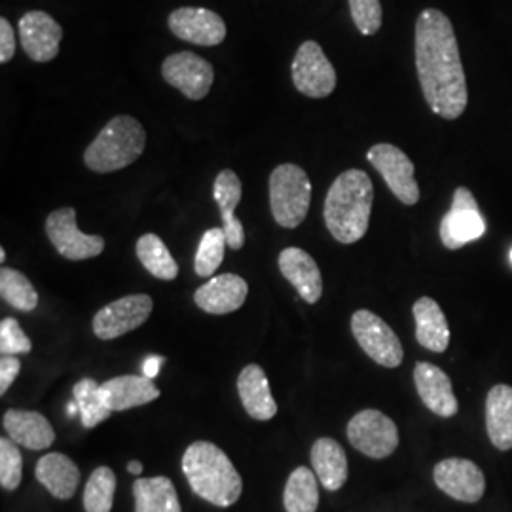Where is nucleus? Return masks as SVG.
Listing matches in <instances>:
<instances>
[{"label":"nucleus","mask_w":512,"mask_h":512,"mask_svg":"<svg viewBox=\"0 0 512 512\" xmlns=\"http://www.w3.org/2000/svg\"><path fill=\"white\" fill-rule=\"evenodd\" d=\"M416 69L425 103L444 120H458L469 93L452 21L437 8L423 10L416 21Z\"/></svg>","instance_id":"nucleus-1"},{"label":"nucleus","mask_w":512,"mask_h":512,"mask_svg":"<svg viewBox=\"0 0 512 512\" xmlns=\"http://www.w3.org/2000/svg\"><path fill=\"white\" fill-rule=\"evenodd\" d=\"M374 203V186L363 169L344 171L329 188L325 222L332 238L351 245L365 238Z\"/></svg>","instance_id":"nucleus-2"},{"label":"nucleus","mask_w":512,"mask_h":512,"mask_svg":"<svg viewBox=\"0 0 512 512\" xmlns=\"http://www.w3.org/2000/svg\"><path fill=\"white\" fill-rule=\"evenodd\" d=\"M183 473L192 488L207 503L215 507H230L243 492V480L234 463L217 444L198 440L186 448Z\"/></svg>","instance_id":"nucleus-3"},{"label":"nucleus","mask_w":512,"mask_h":512,"mask_svg":"<svg viewBox=\"0 0 512 512\" xmlns=\"http://www.w3.org/2000/svg\"><path fill=\"white\" fill-rule=\"evenodd\" d=\"M147 133L133 116H116L99 131L84 152V162L95 173H112L139 160L145 152Z\"/></svg>","instance_id":"nucleus-4"},{"label":"nucleus","mask_w":512,"mask_h":512,"mask_svg":"<svg viewBox=\"0 0 512 512\" xmlns=\"http://www.w3.org/2000/svg\"><path fill=\"white\" fill-rule=\"evenodd\" d=\"M311 203L308 173L294 164H281L270 175V207L275 222L283 228L300 226Z\"/></svg>","instance_id":"nucleus-5"},{"label":"nucleus","mask_w":512,"mask_h":512,"mask_svg":"<svg viewBox=\"0 0 512 512\" xmlns=\"http://www.w3.org/2000/svg\"><path fill=\"white\" fill-rule=\"evenodd\" d=\"M351 330L357 344L374 363L387 368H397L403 363L401 340L376 313L368 310L355 311L351 317Z\"/></svg>","instance_id":"nucleus-6"},{"label":"nucleus","mask_w":512,"mask_h":512,"mask_svg":"<svg viewBox=\"0 0 512 512\" xmlns=\"http://www.w3.org/2000/svg\"><path fill=\"white\" fill-rule=\"evenodd\" d=\"M348 439L366 458L384 459L397 450L399 429L384 412L363 410L349 421Z\"/></svg>","instance_id":"nucleus-7"},{"label":"nucleus","mask_w":512,"mask_h":512,"mask_svg":"<svg viewBox=\"0 0 512 512\" xmlns=\"http://www.w3.org/2000/svg\"><path fill=\"white\" fill-rule=\"evenodd\" d=\"M486 232V220L480 213L475 196L469 188L459 186L454 192L450 211L440 222L442 245L450 251L461 249L463 245L482 238Z\"/></svg>","instance_id":"nucleus-8"},{"label":"nucleus","mask_w":512,"mask_h":512,"mask_svg":"<svg viewBox=\"0 0 512 512\" xmlns=\"http://www.w3.org/2000/svg\"><path fill=\"white\" fill-rule=\"evenodd\" d=\"M368 162L378 169L384 177L389 190L404 205H416L420 202V186L416 181V167L401 148L380 143L368 150Z\"/></svg>","instance_id":"nucleus-9"},{"label":"nucleus","mask_w":512,"mask_h":512,"mask_svg":"<svg viewBox=\"0 0 512 512\" xmlns=\"http://www.w3.org/2000/svg\"><path fill=\"white\" fill-rule=\"evenodd\" d=\"M154 302L148 294H129L107 304L93 317V332L101 340H116L147 323Z\"/></svg>","instance_id":"nucleus-10"},{"label":"nucleus","mask_w":512,"mask_h":512,"mask_svg":"<svg viewBox=\"0 0 512 512\" xmlns=\"http://www.w3.org/2000/svg\"><path fill=\"white\" fill-rule=\"evenodd\" d=\"M294 88L311 99L329 97L336 88V71L321 46L304 42L293 59Z\"/></svg>","instance_id":"nucleus-11"},{"label":"nucleus","mask_w":512,"mask_h":512,"mask_svg":"<svg viewBox=\"0 0 512 512\" xmlns=\"http://www.w3.org/2000/svg\"><path fill=\"white\" fill-rule=\"evenodd\" d=\"M46 234L55 251L69 260H88L105 251V239L88 236L76 226L73 207H63L50 213L46 219Z\"/></svg>","instance_id":"nucleus-12"},{"label":"nucleus","mask_w":512,"mask_h":512,"mask_svg":"<svg viewBox=\"0 0 512 512\" xmlns=\"http://www.w3.org/2000/svg\"><path fill=\"white\" fill-rule=\"evenodd\" d=\"M165 82L177 88L190 101H202L213 86L215 69L200 55L179 52L169 55L162 65Z\"/></svg>","instance_id":"nucleus-13"},{"label":"nucleus","mask_w":512,"mask_h":512,"mask_svg":"<svg viewBox=\"0 0 512 512\" xmlns=\"http://www.w3.org/2000/svg\"><path fill=\"white\" fill-rule=\"evenodd\" d=\"M435 484L440 490L463 503H476L486 490V478L471 459H442L433 471Z\"/></svg>","instance_id":"nucleus-14"},{"label":"nucleus","mask_w":512,"mask_h":512,"mask_svg":"<svg viewBox=\"0 0 512 512\" xmlns=\"http://www.w3.org/2000/svg\"><path fill=\"white\" fill-rule=\"evenodd\" d=\"M169 29L175 37L198 46H219L226 38V23L207 8H177L169 14Z\"/></svg>","instance_id":"nucleus-15"},{"label":"nucleus","mask_w":512,"mask_h":512,"mask_svg":"<svg viewBox=\"0 0 512 512\" xmlns=\"http://www.w3.org/2000/svg\"><path fill=\"white\" fill-rule=\"evenodd\" d=\"M19 40L23 52L37 63H48L59 54L63 29L50 14L35 10L19 19Z\"/></svg>","instance_id":"nucleus-16"},{"label":"nucleus","mask_w":512,"mask_h":512,"mask_svg":"<svg viewBox=\"0 0 512 512\" xmlns=\"http://www.w3.org/2000/svg\"><path fill=\"white\" fill-rule=\"evenodd\" d=\"M247 293L249 285L243 277L236 274L215 275L196 291L194 302L205 313L226 315L238 311L245 304Z\"/></svg>","instance_id":"nucleus-17"},{"label":"nucleus","mask_w":512,"mask_h":512,"mask_svg":"<svg viewBox=\"0 0 512 512\" xmlns=\"http://www.w3.org/2000/svg\"><path fill=\"white\" fill-rule=\"evenodd\" d=\"M414 382L423 404L440 418H452L459 410L458 399L452 389L450 376L431 363H418L414 368Z\"/></svg>","instance_id":"nucleus-18"},{"label":"nucleus","mask_w":512,"mask_h":512,"mask_svg":"<svg viewBox=\"0 0 512 512\" xmlns=\"http://www.w3.org/2000/svg\"><path fill=\"white\" fill-rule=\"evenodd\" d=\"M279 270L308 304L321 300L323 277L310 253L298 247L283 249L279 255Z\"/></svg>","instance_id":"nucleus-19"},{"label":"nucleus","mask_w":512,"mask_h":512,"mask_svg":"<svg viewBox=\"0 0 512 512\" xmlns=\"http://www.w3.org/2000/svg\"><path fill=\"white\" fill-rule=\"evenodd\" d=\"M2 427L10 440L27 450H46L54 444L52 423L33 410H8L2 416Z\"/></svg>","instance_id":"nucleus-20"},{"label":"nucleus","mask_w":512,"mask_h":512,"mask_svg":"<svg viewBox=\"0 0 512 512\" xmlns=\"http://www.w3.org/2000/svg\"><path fill=\"white\" fill-rule=\"evenodd\" d=\"M241 181L232 169H222L215 179V200L220 209L222 217V230L226 234L228 247L239 251L245 245V228L241 220L234 215L236 207L241 202Z\"/></svg>","instance_id":"nucleus-21"},{"label":"nucleus","mask_w":512,"mask_h":512,"mask_svg":"<svg viewBox=\"0 0 512 512\" xmlns=\"http://www.w3.org/2000/svg\"><path fill=\"white\" fill-rule=\"evenodd\" d=\"M105 403L112 412H124L135 406H145L160 397V389L147 376H118L101 384Z\"/></svg>","instance_id":"nucleus-22"},{"label":"nucleus","mask_w":512,"mask_h":512,"mask_svg":"<svg viewBox=\"0 0 512 512\" xmlns=\"http://www.w3.org/2000/svg\"><path fill=\"white\" fill-rule=\"evenodd\" d=\"M238 393L245 412L258 421H268L277 414L270 382L262 366L247 365L238 378Z\"/></svg>","instance_id":"nucleus-23"},{"label":"nucleus","mask_w":512,"mask_h":512,"mask_svg":"<svg viewBox=\"0 0 512 512\" xmlns=\"http://www.w3.org/2000/svg\"><path fill=\"white\" fill-rule=\"evenodd\" d=\"M35 476L57 499H71L80 484V471L76 463L59 452L46 454L38 459Z\"/></svg>","instance_id":"nucleus-24"},{"label":"nucleus","mask_w":512,"mask_h":512,"mask_svg":"<svg viewBox=\"0 0 512 512\" xmlns=\"http://www.w3.org/2000/svg\"><path fill=\"white\" fill-rule=\"evenodd\" d=\"M313 471L329 492L340 490L348 480V458L340 442L334 439H319L311 448Z\"/></svg>","instance_id":"nucleus-25"},{"label":"nucleus","mask_w":512,"mask_h":512,"mask_svg":"<svg viewBox=\"0 0 512 512\" xmlns=\"http://www.w3.org/2000/svg\"><path fill=\"white\" fill-rule=\"evenodd\" d=\"M416 319V338L421 348L433 353H442L450 346V327L444 311L433 298L423 296L414 304Z\"/></svg>","instance_id":"nucleus-26"},{"label":"nucleus","mask_w":512,"mask_h":512,"mask_svg":"<svg viewBox=\"0 0 512 512\" xmlns=\"http://www.w3.org/2000/svg\"><path fill=\"white\" fill-rule=\"evenodd\" d=\"M486 429L497 450H512V387L499 384L486 397Z\"/></svg>","instance_id":"nucleus-27"},{"label":"nucleus","mask_w":512,"mask_h":512,"mask_svg":"<svg viewBox=\"0 0 512 512\" xmlns=\"http://www.w3.org/2000/svg\"><path fill=\"white\" fill-rule=\"evenodd\" d=\"M135 512H183L179 495L167 476L137 478L133 482Z\"/></svg>","instance_id":"nucleus-28"},{"label":"nucleus","mask_w":512,"mask_h":512,"mask_svg":"<svg viewBox=\"0 0 512 512\" xmlns=\"http://www.w3.org/2000/svg\"><path fill=\"white\" fill-rule=\"evenodd\" d=\"M283 505L287 512H315L319 507L317 475L308 467L294 469L283 494Z\"/></svg>","instance_id":"nucleus-29"},{"label":"nucleus","mask_w":512,"mask_h":512,"mask_svg":"<svg viewBox=\"0 0 512 512\" xmlns=\"http://www.w3.org/2000/svg\"><path fill=\"white\" fill-rule=\"evenodd\" d=\"M137 258L145 266L148 274L162 279V281H173L179 275V264L169 253L167 245L156 234H145L137 241Z\"/></svg>","instance_id":"nucleus-30"},{"label":"nucleus","mask_w":512,"mask_h":512,"mask_svg":"<svg viewBox=\"0 0 512 512\" xmlns=\"http://www.w3.org/2000/svg\"><path fill=\"white\" fill-rule=\"evenodd\" d=\"M73 395L74 401L78 403V408H80V420L84 423V427L93 429L101 421L109 420L112 410L105 403L101 385L97 384L95 380L84 378V380L76 382Z\"/></svg>","instance_id":"nucleus-31"},{"label":"nucleus","mask_w":512,"mask_h":512,"mask_svg":"<svg viewBox=\"0 0 512 512\" xmlns=\"http://www.w3.org/2000/svg\"><path fill=\"white\" fill-rule=\"evenodd\" d=\"M0 296L19 311H33L38 306V293L33 283L12 268L0 270Z\"/></svg>","instance_id":"nucleus-32"},{"label":"nucleus","mask_w":512,"mask_h":512,"mask_svg":"<svg viewBox=\"0 0 512 512\" xmlns=\"http://www.w3.org/2000/svg\"><path fill=\"white\" fill-rule=\"evenodd\" d=\"M116 492V476L109 467H97L84 488L86 512H110Z\"/></svg>","instance_id":"nucleus-33"},{"label":"nucleus","mask_w":512,"mask_h":512,"mask_svg":"<svg viewBox=\"0 0 512 512\" xmlns=\"http://www.w3.org/2000/svg\"><path fill=\"white\" fill-rule=\"evenodd\" d=\"M228 241L222 228H211L202 236V241L196 251L194 270L200 277H209L215 274L224 260V249Z\"/></svg>","instance_id":"nucleus-34"},{"label":"nucleus","mask_w":512,"mask_h":512,"mask_svg":"<svg viewBox=\"0 0 512 512\" xmlns=\"http://www.w3.org/2000/svg\"><path fill=\"white\" fill-rule=\"evenodd\" d=\"M23 476V458L14 440L0 439V486L2 490H18Z\"/></svg>","instance_id":"nucleus-35"},{"label":"nucleus","mask_w":512,"mask_h":512,"mask_svg":"<svg viewBox=\"0 0 512 512\" xmlns=\"http://www.w3.org/2000/svg\"><path fill=\"white\" fill-rule=\"evenodd\" d=\"M349 10L361 35L372 37L382 29L384 12L380 0H349Z\"/></svg>","instance_id":"nucleus-36"},{"label":"nucleus","mask_w":512,"mask_h":512,"mask_svg":"<svg viewBox=\"0 0 512 512\" xmlns=\"http://www.w3.org/2000/svg\"><path fill=\"white\" fill-rule=\"evenodd\" d=\"M33 349L29 336L19 327L18 319L6 317L0 321V351L2 355H25Z\"/></svg>","instance_id":"nucleus-37"},{"label":"nucleus","mask_w":512,"mask_h":512,"mask_svg":"<svg viewBox=\"0 0 512 512\" xmlns=\"http://www.w3.org/2000/svg\"><path fill=\"white\" fill-rule=\"evenodd\" d=\"M21 363L14 355H2L0 359V395H6L10 385L18 378Z\"/></svg>","instance_id":"nucleus-38"},{"label":"nucleus","mask_w":512,"mask_h":512,"mask_svg":"<svg viewBox=\"0 0 512 512\" xmlns=\"http://www.w3.org/2000/svg\"><path fill=\"white\" fill-rule=\"evenodd\" d=\"M16 54V35L6 18H0V63H8Z\"/></svg>","instance_id":"nucleus-39"},{"label":"nucleus","mask_w":512,"mask_h":512,"mask_svg":"<svg viewBox=\"0 0 512 512\" xmlns=\"http://www.w3.org/2000/svg\"><path fill=\"white\" fill-rule=\"evenodd\" d=\"M164 361V357H160V355H150L147 361L143 363V374L150 378V380H154L158 376L160 368L164 365Z\"/></svg>","instance_id":"nucleus-40"},{"label":"nucleus","mask_w":512,"mask_h":512,"mask_svg":"<svg viewBox=\"0 0 512 512\" xmlns=\"http://www.w3.org/2000/svg\"><path fill=\"white\" fill-rule=\"evenodd\" d=\"M128 471L131 475H141V473H143V463H141V461H137V459L129 461Z\"/></svg>","instance_id":"nucleus-41"},{"label":"nucleus","mask_w":512,"mask_h":512,"mask_svg":"<svg viewBox=\"0 0 512 512\" xmlns=\"http://www.w3.org/2000/svg\"><path fill=\"white\" fill-rule=\"evenodd\" d=\"M67 414H69V416H74V414H80V408H78V403H76V401L67 406Z\"/></svg>","instance_id":"nucleus-42"},{"label":"nucleus","mask_w":512,"mask_h":512,"mask_svg":"<svg viewBox=\"0 0 512 512\" xmlns=\"http://www.w3.org/2000/svg\"><path fill=\"white\" fill-rule=\"evenodd\" d=\"M4 260H6V251L0 249V262H4Z\"/></svg>","instance_id":"nucleus-43"},{"label":"nucleus","mask_w":512,"mask_h":512,"mask_svg":"<svg viewBox=\"0 0 512 512\" xmlns=\"http://www.w3.org/2000/svg\"><path fill=\"white\" fill-rule=\"evenodd\" d=\"M511 264H512V249H511Z\"/></svg>","instance_id":"nucleus-44"}]
</instances>
